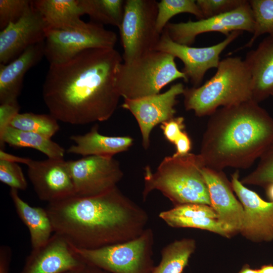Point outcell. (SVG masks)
<instances>
[{"label":"cell","instance_id":"obj_1","mask_svg":"<svg viewBox=\"0 0 273 273\" xmlns=\"http://www.w3.org/2000/svg\"><path fill=\"white\" fill-rule=\"evenodd\" d=\"M122 59L114 48L89 49L50 64L42 90L50 114L74 125L108 120L121 97L116 76Z\"/></svg>","mask_w":273,"mask_h":273},{"label":"cell","instance_id":"obj_2","mask_svg":"<svg viewBox=\"0 0 273 273\" xmlns=\"http://www.w3.org/2000/svg\"><path fill=\"white\" fill-rule=\"evenodd\" d=\"M55 233L75 248L95 249L133 239L147 228L149 216L117 187L101 195H75L46 208Z\"/></svg>","mask_w":273,"mask_h":273},{"label":"cell","instance_id":"obj_3","mask_svg":"<svg viewBox=\"0 0 273 273\" xmlns=\"http://www.w3.org/2000/svg\"><path fill=\"white\" fill-rule=\"evenodd\" d=\"M273 141V118L250 100L221 107L210 115L199 155L205 167L246 169Z\"/></svg>","mask_w":273,"mask_h":273},{"label":"cell","instance_id":"obj_4","mask_svg":"<svg viewBox=\"0 0 273 273\" xmlns=\"http://www.w3.org/2000/svg\"><path fill=\"white\" fill-rule=\"evenodd\" d=\"M205 167L201 156L188 153L166 156L153 171L145 167V200L150 192L158 190L173 203L174 206L189 203L211 206L208 190L201 172Z\"/></svg>","mask_w":273,"mask_h":273},{"label":"cell","instance_id":"obj_5","mask_svg":"<svg viewBox=\"0 0 273 273\" xmlns=\"http://www.w3.org/2000/svg\"><path fill=\"white\" fill-rule=\"evenodd\" d=\"M214 75L198 87H185L184 105L196 116L211 115L218 109L252 100L251 77L239 57L220 60Z\"/></svg>","mask_w":273,"mask_h":273},{"label":"cell","instance_id":"obj_6","mask_svg":"<svg viewBox=\"0 0 273 273\" xmlns=\"http://www.w3.org/2000/svg\"><path fill=\"white\" fill-rule=\"evenodd\" d=\"M175 59L170 54L153 50L129 63H121L116 76L120 96L137 99L158 94L164 86L178 79L188 82L185 74L177 68Z\"/></svg>","mask_w":273,"mask_h":273},{"label":"cell","instance_id":"obj_7","mask_svg":"<svg viewBox=\"0 0 273 273\" xmlns=\"http://www.w3.org/2000/svg\"><path fill=\"white\" fill-rule=\"evenodd\" d=\"M154 234L147 228L139 237L95 249L75 248L88 263L110 273H150L154 267Z\"/></svg>","mask_w":273,"mask_h":273},{"label":"cell","instance_id":"obj_8","mask_svg":"<svg viewBox=\"0 0 273 273\" xmlns=\"http://www.w3.org/2000/svg\"><path fill=\"white\" fill-rule=\"evenodd\" d=\"M157 13L155 0L125 1L123 19L118 27L124 63L155 50L161 35L156 27Z\"/></svg>","mask_w":273,"mask_h":273},{"label":"cell","instance_id":"obj_9","mask_svg":"<svg viewBox=\"0 0 273 273\" xmlns=\"http://www.w3.org/2000/svg\"><path fill=\"white\" fill-rule=\"evenodd\" d=\"M117 41L114 32L97 22H87L79 29H49L44 40V56L50 64H60L87 49L114 48Z\"/></svg>","mask_w":273,"mask_h":273},{"label":"cell","instance_id":"obj_10","mask_svg":"<svg viewBox=\"0 0 273 273\" xmlns=\"http://www.w3.org/2000/svg\"><path fill=\"white\" fill-rule=\"evenodd\" d=\"M76 195L95 196L117 187L123 172L113 157L90 155L66 161Z\"/></svg>","mask_w":273,"mask_h":273},{"label":"cell","instance_id":"obj_11","mask_svg":"<svg viewBox=\"0 0 273 273\" xmlns=\"http://www.w3.org/2000/svg\"><path fill=\"white\" fill-rule=\"evenodd\" d=\"M254 22L249 1L231 12L196 21L189 20L179 23L169 22L164 30L175 42L190 46L199 34L220 32L228 36L235 31L252 33Z\"/></svg>","mask_w":273,"mask_h":273},{"label":"cell","instance_id":"obj_12","mask_svg":"<svg viewBox=\"0 0 273 273\" xmlns=\"http://www.w3.org/2000/svg\"><path fill=\"white\" fill-rule=\"evenodd\" d=\"M242 32L233 31L216 44L196 48L174 42L164 30L155 50L170 54L180 60L184 64L181 71L193 87H198L206 72L211 68H217L220 54Z\"/></svg>","mask_w":273,"mask_h":273},{"label":"cell","instance_id":"obj_13","mask_svg":"<svg viewBox=\"0 0 273 273\" xmlns=\"http://www.w3.org/2000/svg\"><path fill=\"white\" fill-rule=\"evenodd\" d=\"M185 88L184 84L178 82L163 93L134 100L124 99L122 107L136 119L145 149L149 148L150 133L154 127L174 117L177 97L183 94Z\"/></svg>","mask_w":273,"mask_h":273},{"label":"cell","instance_id":"obj_14","mask_svg":"<svg viewBox=\"0 0 273 273\" xmlns=\"http://www.w3.org/2000/svg\"><path fill=\"white\" fill-rule=\"evenodd\" d=\"M231 183L244 209L240 233L255 242L273 240V202L263 200L256 192L245 187L239 180L238 170L232 174Z\"/></svg>","mask_w":273,"mask_h":273},{"label":"cell","instance_id":"obj_15","mask_svg":"<svg viewBox=\"0 0 273 273\" xmlns=\"http://www.w3.org/2000/svg\"><path fill=\"white\" fill-rule=\"evenodd\" d=\"M28 176L39 199L51 203L76 195L74 186L64 159L48 158L26 164Z\"/></svg>","mask_w":273,"mask_h":273},{"label":"cell","instance_id":"obj_16","mask_svg":"<svg viewBox=\"0 0 273 273\" xmlns=\"http://www.w3.org/2000/svg\"><path fill=\"white\" fill-rule=\"evenodd\" d=\"M85 264L74 247L54 233L46 244L31 250L21 273H65L80 269Z\"/></svg>","mask_w":273,"mask_h":273},{"label":"cell","instance_id":"obj_17","mask_svg":"<svg viewBox=\"0 0 273 273\" xmlns=\"http://www.w3.org/2000/svg\"><path fill=\"white\" fill-rule=\"evenodd\" d=\"M47 25L40 13L31 5L17 21L0 32V64H7L28 47L45 40Z\"/></svg>","mask_w":273,"mask_h":273},{"label":"cell","instance_id":"obj_18","mask_svg":"<svg viewBox=\"0 0 273 273\" xmlns=\"http://www.w3.org/2000/svg\"><path fill=\"white\" fill-rule=\"evenodd\" d=\"M201 172L217 221L230 237L240 233L244 220V209L234 195L231 183L222 171L205 166Z\"/></svg>","mask_w":273,"mask_h":273},{"label":"cell","instance_id":"obj_19","mask_svg":"<svg viewBox=\"0 0 273 273\" xmlns=\"http://www.w3.org/2000/svg\"><path fill=\"white\" fill-rule=\"evenodd\" d=\"M44 56V40L28 47L7 64H0V104L17 101L25 73Z\"/></svg>","mask_w":273,"mask_h":273},{"label":"cell","instance_id":"obj_20","mask_svg":"<svg viewBox=\"0 0 273 273\" xmlns=\"http://www.w3.org/2000/svg\"><path fill=\"white\" fill-rule=\"evenodd\" d=\"M244 61L252 80V100L259 103L273 96V36L268 35L248 52Z\"/></svg>","mask_w":273,"mask_h":273},{"label":"cell","instance_id":"obj_21","mask_svg":"<svg viewBox=\"0 0 273 273\" xmlns=\"http://www.w3.org/2000/svg\"><path fill=\"white\" fill-rule=\"evenodd\" d=\"M99 126L94 125L84 134L72 135L70 140L74 145L67 150L68 153L84 156L90 155L113 157L117 153L125 152L132 145L133 139L129 136H110L101 134Z\"/></svg>","mask_w":273,"mask_h":273},{"label":"cell","instance_id":"obj_22","mask_svg":"<svg viewBox=\"0 0 273 273\" xmlns=\"http://www.w3.org/2000/svg\"><path fill=\"white\" fill-rule=\"evenodd\" d=\"M31 4L43 18L48 30L79 29L87 24L80 19L84 14L79 0H36Z\"/></svg>","mask_w":273,"mask_h":273},{"label":"cell","instance_id":"obj_23","mask_svg":"<svg viewBox=\"0 0 273 273\" xmlns=\"http://www.w3.org/2000/svg\"><path fill=\"white\" fill-rule=\"evenodd\" d=\"M10 195L18 215L28 229L32 250L42 247L54 233L47 209L30 205L20 197L16 189H11Z\"/></svg>","mask_w":273,"mask_h":273},{"label":"cell","instance_id":"obj_24","mask_svg":"<svg viewBox=\"0 0 273 273\" xmlns=\"http://www.w3.org/2000/svg\"><path fill=\"white\" fill-rule=\"evenodd\" d=\"M7 143L16 148H30L45 154L48 158L64 159L65 150L51 139L40 134L21 130L10 126L0 134L1 149Z\"/></svg>","mask_w":273,"mask_h":273},{"label":"cell","instance_id":"obj_25","mask_svg":"<svg viewBox=\"0 0 273 273\" xmlns=\"http://www.w3.org/2000/svg\"><path fill=\"white\" fill-rule=\"evenodd\" d=\"M196 247V241L192 238H183L170 243L161 250V260L150 273H181Z\"/></svg>","mask_w":273,"mask_h":273},{"label":"cell","instance_id":"obj_26","mask_svg":"<svg viewBox=\"0 0 273 273\" xmlns=\"http://www.w3.org/2000/svg\"><path fill=\"white\" fill-rule=\"evenodd\" d=\"M125 1L123 0H79L84 14L97 23L119 27L122 22Z\"/></svg>","mask_w":273,"mask_h":273},{"label":"cell","instance_id":"obj_27","mask_svg":"<svg viewBox=\"0 0 273 273\" xmlns=\"http://www.w3.org/2000/svg\"><path fill=\"white\" fill-rule=\"evenodd\" d=\"M58 121L50 114L19 113L11 120L9 126L21 130L37 133L51 139L60 129Z\"/></svg>","mask_w":273,"mask_h":273},{"label":"cell","instance_id":"obj_28","mask_svg":"<svg viewBox=\"0 0 273 273\" xmlns=\"http://www.w3.org/2000/svg\"><path fill=\"white\" fill-rule=\"evenodd\" d=\"M254 22L251 39L238 50L250 48L256 39L264 34L273 36V0L249 1Z\"/></svg>","mask_w":273,"mask_h":273},{"label":"cell","instance_id":"obj_29","mask_svg":"<svg viewBox=\"0 0 273 273\" xmlns=\"http://www.w3.org/2000/svg\"><path fill=\"white\" fill-rule=\"evenodd\" d=\"M187 13L195 16L198 20L203 16L194 0H161L158 2L156 27L162 34L169 20L176 15Z\"/></svg>","mask_w":273,"mask_h":273},{"label":"cell","instance_id":"obj_30","mask_svg":"<svg viewBox=\"0 0 273 273\" xmlns=\"http://www.w3.org/2000/svg\"><path fill=\"white\" fill-rule=\"evenodd\" d=\"M159 217L172 228H190L207 230L226 238L229 235L222 228L216 219L208 217H184L169 216L161 212Z\"/></svg>","mask_w":273,"mask_h":273},{"label":"cell","instance_id":"obj_31","mask_svg":"<svg viewBox=\"0 0 273 273\" xmlns=\"http://www.w3.org/2000/svg\"><path fill=\"white\" fill-rule=\"evenodd\" d=\"M259 159L255 169L241 181L243 185L265 187L273 183V141Z\"/></svg>","mask_w":273,"mask_h":273},{"label":"cell","instance_id":"obj_32","mask_svg":"<svg viewBox=\"0 0 273 273\" xmlns=\"http://www.w3.org/2000/svg\"><path fill=\"white\" fill-rule=\"evenodd\" d=\"M0 181L11 189L25 190L28 183L22 169L16 162L0 160Z\"/></svg>","mask_w":273,"mask_h":273},{"label":"cell","instance_id":"obj_33","mask_svg":"<svg viewBox=\"0 0 273 273\" xmlns=\"http://www.w3.org/2000/svg\"><path fill=\"white\" fill-rule=\"evenodd\" d=\"M31 2L28 0H1V30L18 20L29 8Z\"/></svg>","mask_w":273,"mask_h":273},{"label":"cell","instance_id":"obj_34","mask_svg":"<svg viewBox=\"0 0 273 273\" xmlns=\"http://www.w3.org/2000/svg\"><path fill=\"white\" fill-rule=\"evenodd\" d=\"M246 2V0H197L196 3L204 18H207L231 12Z\"/></svg>","mask_w":273,"mask_h":273},{"label":"cell","instance_id":"obj_35","mask_svg":"<svg viewBox=\"0 0 273 273\" xmlns=\"http://www.w3.org/2000/svg\"><path fill=\"white\" fill-rule=\"evenodd\" d=\"M172 216L192 217H202L216 219L217 215L213 208L208 205L189 203L174 206L172 208L162 211Z\"/></svg>","mask_w":273,"mask_h":273},{"label":"cell","instance_id":"obj_36","mask_svg":"<svg viewBox=\"0 0 273 273\" xmlns=\"http://www.w3.org/2000/svg\"><path fill=\"white\" fill-rule=\"evenodd\" d=\"M185 127L183 117H173L161 124V128L165 138L173 144L184 131Z\"/></svg>","mask_w":273,"mask_h":273},{"label":"cell","instance_id":"obj_37","mask_svg":"<svg viewBox=\"0 0 273 273\" xmlns=\"http://www.w3.org/2000/svg\"><path fill=\"white\" fill-rule=\"evenodd\" d=\"M20 108L18 101L1 104L0 134L9 126L13 118L19 113Z\"/></svg>","mask_w":273,"mask_h":273},{"label":"cell","instance_id":"obj_38","mask_svg":"<svg viewBox=\"0 0 273 273\" xmlns=\"http://www.w3.org/2000/svg\"><path fill=\"white\" fill-rule=\"evenodd\" d=\"M12 252L10 246L0 247V273H10Z\"/></svg>","mask_w":273,"mask_h":273},{"label":"cell","instance_id":"obj_39","mask_svg":"<svg viewBox=\"0 0 273 273\" xmlns=\"http://www.w3.org/2000/svg\"><path fill=\"white\" fill-rule=\"evenodd\" d=\"M176 147L175 155H184L189 153L191 149V141L187 134L184 131L174 143Z\"/></svg>","mask_w":273,"mask_h":273},{"label":"cell","instance_id":"obj_40","mask_svg":"<svg viewBox=\"0 0 273 273\" xmlns=\"http://www.w3.org/2000/svg\"><path fill=\"white\" fill-rule=\"evenodd\" d=\"M0 160H4L16 163H21L26 164L28 158L15 156L5 152L3 150H0Z\"/></svg>","mask_w":273,"mask_h":273},{"label":"cell","instance_id":"obj_41","mask_svg":"<svg viewBox=\"0 0 273 273\" xmlns=\"http://www.w3.org/2000/svg\"><path fill=\"white\" fill-rule=\"evenodd\" d=\"M79 273H110L94 265L86 263Z\"/></svg>","mask_w":273,"mask_h":273},{"label":"cell","instance_id":"obj_42","mask_svg":"<svg viewBox=\"0 0 273 273\" xmlns=\"http://www.w3.org/2000/svg\"><path fill=\"white\" fill-rule=\"evenodd\" d=\"M238 273H259V269H253L248 264H245Z\"/></svg>","mask_w":273,"mask_h":273},{"label":"cell","instance_id":"obj_43","mask_svg":"<svg viewBox=\"0 0 273 273\" xmlns=\"http://www.w3.org/2000/svg\"><path fill=\"white\" fill-rule=\"evenodd\" d=\"M265 188L267 197L270 200V202H273V183L269 184Z\"/></svg>","mask_w":273,"mask_h":273},{"label":"cell","instance_id":"obj_44","mask_svg":"<svg viewBox=\"0 0 273 273\" xmlns=\"http://www.w3.org/2000/svg\"><path fill=\"white\" fill-rule=\"evenodd\" d=\"M259 273H273V265L271 264L262 266L259 269Z\"/></svg>","mask_w":273,"mask_h":273},{"label":"cell","instance_id":"obj_45","mask_svg":"<svg viewBox=\"0 0 273 273\" xmlns=\"http://www.w3.org/2000/svg\"><path fill=\"white\" fill-rule=\"evenodd\" d=\"M81 269H78V270H73V271H68V272H66L65 273H79V271H80V270Z\"/></svg>","mask_w":273,"mask_h":273}]
</instances>
